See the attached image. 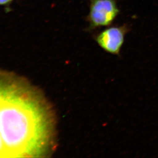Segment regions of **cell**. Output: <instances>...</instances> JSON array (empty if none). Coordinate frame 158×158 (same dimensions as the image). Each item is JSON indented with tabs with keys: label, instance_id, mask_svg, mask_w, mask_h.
Instances as JSON below:
<instances>
[{
	"label": "cell",
	"instance_id": "7a4b0ae2",
	"mask_svg": "<svg viewBox=\"0 0 158 158\" xmlns=\"http://www.w3.org/2000/svg\"><path fill=\"white\" fill-rule=\"evenodd\" d=\"M119 12L116 0H90L87 17L90 28L110 25Z\"/></svg>",
	"mask_w": 158,
	"mask_h": 158
},
{
	"label": "cell",
	"instance_id": "6da1fadb",
	"mask_svg": "<svg viewBox=\"0 0 158 158\" xmlns=\"http://www.w3.org/2000/svg\"><path fill=\"white\" fill-rule=\"evenodd\" d=\"M11 84L0 94V135L6 155L37 154L44 141L45 123L40 105Z\"/></svg>",
	"mask_w": 158,
	"mask_h": 158
},
{
	"label": "cell",
	"instance_id": "277c9868",
	"mask_svg": "<svg viewBox=\"0 0 158 158\" xmlns=\"http://www.w3.org/2000/svg\"><path fill=\"white\" fill-rule=\"evenodd\" d=\"M6 155L5 154V148H4V145H3L2 141V138H1V135H0V156Z\"/></svg>",
	"mask_w": 158,
	"mask_h": 158
},
{
	"label": "cell",
	"instance_id": "5b68a950",
	"mask_svg": "<svg viewBox=\"0 0 158 158\" xmlns=\"http://www.w3.org/2000/svg\"><path fill=\"white\" fill-rule=\"evenodd\" d=\"M13 0H0V5L6 6L10 4Z\"/></svg>",
	"mask_w": 158,
	"mask_h": 158
},
{
	"label": "cell",
	"instance_id": "3957f363",
	"mask_svg": "<svg viewBox=\"0 0 158 158\" xmlns=\"http://www.w3.org/2000/svg\"><path fill=\"white\" fill-rule=\"evenodd\" d=\"M129 31L127 25L112 27L105 29L96 37L97 43L107 52L119 55L124 43L126 34Z\"/></svg>",
	"mask_w": 158,
	"mask_h": 158
}]
</instances>
